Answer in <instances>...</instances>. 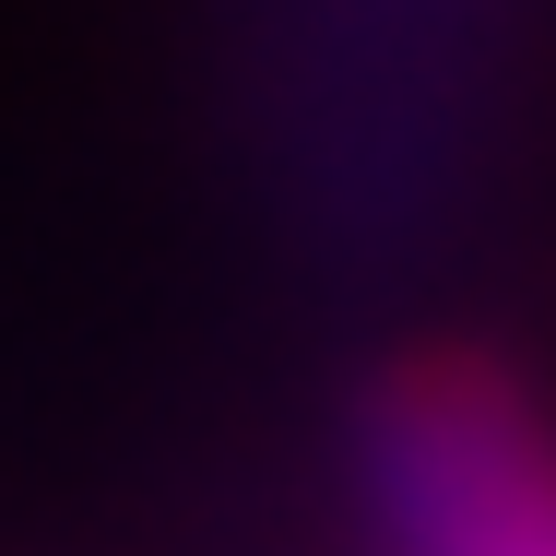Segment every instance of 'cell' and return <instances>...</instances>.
<instances>
[{"mask_svg": "<svg viewBox=\"0 0 556 556\" xmlns=\"http://www.w3.org/2000/svg\"><path fill=\"white\" fill-rule=\"evenodd\" d=\"M379 556H556V403L485 343H403L355 391Z\"/></svg>", "mask_w": 556, "mask_h": 556, "instance_id": "6da1fadb", "label": "cell"}]
</instances>
